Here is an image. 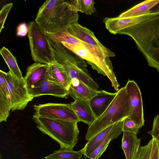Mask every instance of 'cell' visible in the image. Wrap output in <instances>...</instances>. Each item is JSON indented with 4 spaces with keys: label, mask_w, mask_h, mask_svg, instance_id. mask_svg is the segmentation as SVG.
I'll list each match as a JSON object with an SVG mask.
<instances>
[{
    "label": "cell",
    "mask_w": 159,
    "mask_h": 159,
    "mask_svg": "<svg viewBox=\"0 0 159 159\" xmlns=\"http://www.w3.org/2000/svg\"><path fill=\"white\" fill-rule=\"evenodd\" d=\"M75 0H48L39 7L35 21L46 33L65 32L79 16Z\"/></svg>",
    "instance_id": "6da1fadb"
},
{
    "label": "cell",
    "mask_w": 159,
    "mask_h": 159,
    "mask_svg": "<svg viewBox=\"0 0 159 159\" xmlns=\"http://www.w3.org/2000/svg\"><path fill=\"white\" fill-rule=\"evenodd\" d=\"M119 34L131 37L148 65L159 71V15L125 28Z\"/></svg>",
    "instance_id": "7a4b0ae2"
},
{
    "label": "cell",
    "mask_w": 159,
    "mask_h": 159,
    "mask_svg": "<svg viewBox=\"0 0 159 159\" xmlns=\"http://www.w3.org/2000/svg\"><path fill=\"white\" fill-rule=\"evenodd\" d=\"M37 128L57 142L60 148L73 150L78 142L79 131L77 122L33 116Z\"/></svg>",
    "instance_id": "3957f363"
},
{
    "label": "cell",
    "mask_w": 159,
    "mask_h": 159,
    "mask_svg": "<svg viewBox=\"0 0 159 159\" xmlns=\"http://www.w3.org/2000/svg\"><path fill=\"white\" fill-rule=\"evenodd\" d=\"M130 115L129 98L125 86L117 91L111 103L99 117L89 126L85 139L89 141L108 127Z\"/></svg>",
    "instance_id": "277c9868"
},
{
    "label": "cell",
    "mask_w": 159,
    "mask_h": 159,
    "mask_svg": "<svg viewBox=\"0 0 159 159\" xmlns=\"http://www.w3.org/2000/svg\"><path fill=\"white\" fill-rule=\"evenodd\" d=\"M47 35L52 47L56 60L64 66L71 80L77 79L93 89L99 90L98 84L88 73L85 61L77 56L76 57L71 55L60 42Z\"/></svg>",
    "instance_id": "5b68a950"
},
{
    "label": "cell",
    "mask_w": 159,
    "mask_h": 159,
    "mask_svg": "<svg viewBox=\"0 0 159 159\" xmlns=\"http://www.w3.org/2000/svg\"><path fill=\"white\" fill-rule=\"evenodd\" d=\"M61 44L66 48L85 61L98 74L107 76L116 91L117 92L119 90L120 85L109 58L101 57L90 48L86 43L81 40L80 43L76 45Z\"/></svg>",
    "instance_id": "8992f818"
},
{
    "label": "cell",
    "mask_w": 159,
    "mask_h": 159,
    "mask_svg": "<svg viewBox=\"0 0 159 159\" xmlns=\"http://www.w3.org/2000/svg\"><path fill=\"white\" fill-rule=\"evenodd\" d=\"M28 25V36L33 60L35 62L48 65L56 63L53 50L46 34L35 21Z\"/></svg>",
    "instance_id": "52a82bcc"
},
{
    "label": "cell",
    "mask_w": 159,
    "mask_h": 159,
    "mask_svg": "<svg viewBox=\"0 0 159 159\" xmlns=\"http://www.w3.org/2000/svg\"><path fill=\"white\" fill-rule=\"evenodd\" d=\"M6 79L10 94L11 110H22L34 97L29 91L24 78H19L10 71L6 73Z\"/></svg>",
    "instance_id": "ba28073f"
},
{
    "label": "cell",
    "mask_w": 159,
    "mask_h": 159,
    "mask_svg": "<svg viewBox=\"0 0 159 159\" xmlns=\"http://www.w3.org/2000/svg\"><path fill=\"white\" fill-rule=\"evenodd\" d=\"M66 32L86 43L90 48L102 57L107 58L115 56L113 52L99 41L93 32L78 22L70 25Z\"/></svg>",
    "instance_id": "9c48e42d"
},
{
    "label": "cell",
    "mask_w": 159,
    "mask_h": 159,
    "mask_svg": "<svg viewBox=\"0 0 159 159\" xmlns=\"http://www.w3.org/2000/svg\"><path fill=\"white\" fill-rule=\"evenodd\" d=\"M35 116L64 120L79 121L70 104L48 103L33 105Z\"/></svg>",
    "instance_id": "30bf717a"
},
{
    "label": "cell",
    "mask_w": 159,
    "mask_h": 159,
    "mask_svg": "<svg viewBox=\"0 0 159 159\" xmlns=\"http://www.w3.org/2000/svg\"><path fill=\"white\" fill-rule=\"evenodd\" d=\"M129 98L130 115L128 117L141 128L144 126L145 120L142 95L137 84L129 80L125 86Z\"/></svg>",
    "instance_id": "8fae6325"
},
{
    "label": "cell",
    "mask_w": 159,
    "mask_h": 159,
    "mask_svg": "<svg viewBox=\"0 0 159 159\" xmlns=\"http://www.w3.org/2000/svg\"><path fill=\"white\" fill-rule=\"evenodd\" d=\"M159 15V12L149 13L139 16L126 17L110 18L106 17L103 20L106 29L111 34H119L123 30L143 22Z\"/></svg>",
    "instance_id": "7c38bea8"
},
{
    "label": "cell",
    "mask_w": 159,
    "mask_h": 159,
    "mask_svg": "<svg viewBox=\"0 0 159 159\" xmlns=\"http://www.w3.org/2000/svg\"><path fill=\"white\" fill-rule=\"evenodd\" d=\"M30 93L34 98L50 95L66 98L69 95L68 90L50 75L49 69L43 81L38 86L32 89Z\"/></svg>",
    "instance_id": "4fadbf2b"
},
{
    "label": "cell",
    "mask_w": 159,
    "mask_h": 159,
    "mask_svg": "<svg viewBox=\"0 0 159 159\" xmlns=\"http://www.w3.org/2000/svg\"><path fill=\"white\" fill-rule=\"evenodd\" d=\"M49 68V65L37 62L28 67L24 79L30 93L32 89L38 86L43 81Z\"/></svg>",
    "instance_id": "5bb4252c"
},
{
    "label": "cell",
    "mask_w": 159,
    "mask_h": 159,
    "mask_svg": "<svg viewBox=\"0 0 159 159\" xmlns=\"http://www.w3.org/2000/svg\"><path fill=\"white\" fill-rule=\"evenodd\" d=\"M117 93L105 90H99L89 101L91 108L96 119L102 115L108 107Z\"/></svg>",
    "instance_id": "9a60e30c"
},
{
    "label": "cell",
    "mask_w": 159,
    "mask_h": 159,
    "mask_svg": "<svg viewBox=\"0 0 159 159\" xmlns=\"http://www.w3.org/2000/svg\"><path fill=\"white\" fill-rule=\"evenodd\" d=\"M99 91L76 79L71 80L68 89L69 95L75 100L80 99L89 101Z\"/></svg>",
    "instance_id": "2e32d148"
},
{
    "label": "cell",
    "mask_w": 159,
    "mask_h": 159,
    "mask_svg": "<svg viewBox=\"0 0 159 159\" xmlns=\"http://www.w3.org/2000/svg\"><path fill=\"white\" fill-rule=\"evenodd\" d=\"M121 120L106 128L88 141L81 149L83 155L88 157L90 155L116 128Z\"/></svg>",
    "instance_id": "e0dca14e"
},
{
    "label": "cell",
    "mask_w": 159,
    "mask_h": 159,
    "mask_svg": "<svg viewBox=\"0 0 159 159\" xmlns=\"http://www.w3.org/2000/svg\"><path fill=\"white\" fill-rule=\"evenodd\" d=\"M79 121L90 126L96 119L89 101L77 99L70 104Z\"/></svg>",
    "instance_id": "ac0fdd59"
},
{
    "label": "cell",
    "mask_w": 159,
    "mask_h": 159,
    "mask_svg": "<svg viewBox=\"0 0 159 159\" xmlns=\"http://www.w3.org/2000/svg\"><path fill=\"white\" fill-rule=\"evenodd\" d=\"M140 142L137 134L123 132L121 147L126 159H135L141 147Z\"/></svg>",
    "instance_id": "d6986e66"
},
{
    "label": "cell",
    "mask_w": 159,
    "mask_h": 159,
    "mask_svg": "<svg viewBox=\"0 0 159 159\" xmlns=\"http://www.w3.org/2000/svg\"><path fill=\"white\" fill-rule=\"evenodd\" d=\"M49 73L54 80L68 90L71 80L63 65L57 61L54 64L49 65Z\"/></svg>",
    "instance_id": "ffe728a7"
},
{
    "label": "cell",
    "mask_w": 159,
    "mask_h": 159,
    "mask_svg": "<svg viewBox=\"0 0 159 159\" xmlns=\"http://www.w3.org/2000/svg\"><path fill=\"white\" fill-rule=\"evenodd\" d=\"M159 2V0H148L139 3L120 14V18L136 16L149 13L150 10Z\"/></svg>",
    "instance_id": "44dd1931"
},
{
    "label": "cell",
    "mask_w": 159,
    "mask_h": 159,
    "mask_svg": "<svg viewBox=\"0 0 159 159\" xmlns=\"http://www.w3.org/2000/svg\"><path fill=\"white\" fill-rule=\"evenodd\" d=\"M124 119L120 121L116 128L90 155L88 157L83 156L81 159H99L106 150L111 141L116 138L123 132V125Z\"/></svg>",
    "instance_id": "7402d4cb"
},
{
    "label": "cell",
    "mask_w": 159,
    "mask_h": 159,
    "mask_svg": "<svg viewBox=\"0 0 159 159\" xmlns=\"http://www.w3.org/2000/svg\"><path fill=\"white\" fill-rule=\"evenodd\" d=\"M0 53L8 66L9 71L17 77L23 78L18 65L16 58L11 52L7 48L3 47L0 50Z\"/></svg>",
    "instance_id": "603a6c76"
},
{
    "label": "cell",
    "mask_w": 159,
    "mask_h": 159,
    "mask_svg": "<svg viewBox=\"0 0 159 159\" xmlns=\"http://www.w3.org/2000/svg\"><path fill=\"white\" fill-rule=\"evenodd\" d=\"M83 154L81 150L75 151L60 148L45 157L46 159H81Z\"/></svg>",
    "instance_id": "cb8c5ba5"
},
{
    "label": "cell",
    "mask_w": 159,
    "mask_h": 159,
    "mask_svg": "<svg viewBox=\"0 0 159 159\" xmlns=\"http://www.w3.org/2000/svg\"><path fill=\"white\" fill-rule=\"evenodd\" d=\"M11 110V101L0 92V122L6 121Z\"/></svg>",
    "instance_id": "d4e9b609"
},
{
    "label": "cell",
    "mask_w": 159,
    "mask_h": 159,
    "mask_svg": "<svg viewBox=\"0 0 159 159\" xmlns=\"http://www.w3.org/2000/svg\"><path fill=\"white\" fill-rule=\"evenodd\" d=\"M77 11L86 15H92L96 11L94 2L93 0H75Z\"/></svg>",
    "instance_id": "484cf974"
},
{
    "label": "cell",
    "mask_w": 159,
    "mask_h": 159,
    "mask_svg": "<svg viewBox=\"0 0 159 159\" xmlns=\"http://www.w3.org/2000/svg\"><path fill=\"white\" fill-rule=\"evenodd\" d=\"M141 127L134 121L128 117L124 120L123 125V132H127L137 134Z\"/></svg>",
    "instance_id": "4316f807"
},
{
    "label": "cell",
    "mask_w": 159,
    "mask_h": 159,
    "mask_svg": "<svg viewBox=\"0 0 159 159\" xmlns=\"http://www.w3.org/2000/svg\"><path fill=\"white\" fill-rule=\"evenodd\" d=\"M152 140V139L146 145L140 147L135 159H150Z\"/></svg>",
    "instance_id": "83f0119b"
},
{
    "label": "cell",
    "mask_w": 159,
    "mask_h": 159,
    "mask_svg": "<svg viewBox=\"0 0 159 159\" xmlns=\"http://www.w3.org/2000/svg\"><path fill=\"white\" fill-rule=\"evenodd\" d=\"M6 73L1 70H0V92L11 101L6 79Z\"/></svg>",
    "instance_id": "f1b7e54d"
},
{
    "label": "cell",
    "mask_w": 159,
    "mask_h": 159,
    "mask_svg": "<svg viewBox=\"0 0 159 159\" xmlns=\"http://www.w3.org/2000/svg\"><path fill=\"white\" fill-rule=\"evenodd\" d=\"M150 159H159V134L154 135Z\"/></svg>",
    "instance_id": "f546056e"
},
{
    "label": "cell",
    "mask_w": 159,
    "mask_h": 159,
    "mask_svg": "<svg viewBox=\"0 0 159 159\" xmlns=\"http://www.w3.org/2000/svg\"><path fill=\"white\" fill-rule=\"evenodd\" d=\"M12 3L4 5L0 11V33L4 28V25L7 16L13 6Z\"/></svg>",
    "instance_id": "4dcf8cb0"
},
{
    "label": "cell",
    "mask_w": 159,
    "mask_h": 159,
    "mask_svg": "<svg viewBox=\"0 0 159 159\" xmlns=\"http://www.w3.org/2000/svg\"><path fill=\"white\" fill-rule=\"evenodd\" d=\"M28 25L25 23H21L17 27L16 35L19 37H24L28 33Z\"/></svg>",
    "instance_id": "1f68e13d"
},
{
    "label": "cell",
    "mask_w": 159,
    "mask_h": 159,
    "mask_svg": "<svg viewBox=\"0 0 159 159\" xmlns=\"http://www.w3.org/2000/svg\"><path fill=\"white\" fill-rule=\"evenodd\" d=\"M148 133L152 136L159 134V114L154 118L152 129L148 132Z\"/></svg>",
    "instance_id": "d6a6232c"
},
{
    "label": "cell",
    "mask_w": 159,
    "mask_h": 159,
    "mask_svg": "<svg viewBox=\"0 0 159 159\" xmlns=\"http://www.w3.org/2000/svg\"><path fill=\"white\" fill-rule=\"evenodd\" d=\"M159 12V2L151 8L149 11V13Z\"/></svg>",
    "instance_id": "836d02e7"
},
{
    "label": "cell",
    "mask_w": 159,
    "mask_h": 159,
    "mask_svg": "<svg viewBox=\"0 0 159 159\" xmlns=\"http://www.w3.org/2000/svg\"><path fill=\"white\" fill-rule=\"evenodd\" d=\"M0 159H2L1 154L0 155Z\"/></svg>",
    "instance_id": "e575fe53"
}]
</instances>
